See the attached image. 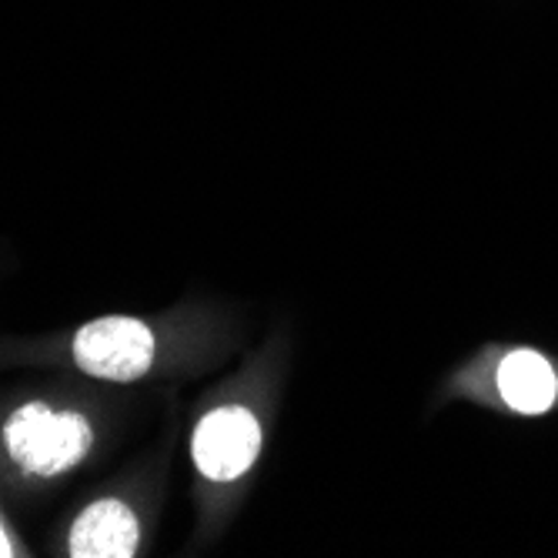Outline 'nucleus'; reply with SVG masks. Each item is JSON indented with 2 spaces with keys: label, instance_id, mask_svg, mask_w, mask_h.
I'll list each match as a JSON object with an SVG mask.
<instances>
[{
  "label": "nucleus",
  "instance_id": "1",
  "mask_svg": "<svg viewBox=\"0 0 558 558\" xmlns=\"http://www.w3.org/2000/svg\"><path fill=\"white\" fill-rule=\"evenodd\" d=\"M94 448L87 415L71 409H50L47 401H27L4 422L8 459L34 478H58L77 469Z\"/></svg>",
  "mask_w": 558,
  "mask_h": 558
},
{
  "label": "nucleus",
  "instance_id": "2",
  "mask_svg": "<svg viewBox=\"0 0 558 558\" xmlns=\"http://www.w3.org/2000/svg\"><path fill=\"white\" fill-rule=\"evenodd\" d=\"M74 365L97 378V381H114L131 385L144 378L155 365L158 354V335L150 331L141 318L131 315H105L94 318L71 338Z\"/></svg>",
  "mask_w": 558,
  "mask_h": 558
},
{
  "label": "nucleus",
  "instance_id": "3",
  "mask_svg": "<svg viewBox=\"0 0 558 558\" xmlns=\"http://www.w3.org/2000/svg\"><path fill=\"white\" fill-rule=\"evenodd\" d=\"M265 445L258 415L244 404H218L205 412L191 435V459L208 482H238L258 462Z\"/></svg>",
  "mask_w": 558,
  "mask_h": 558
},
{
  "label": "nucleus",
  "instance_id": "4",
  "mask_svg": "<svg viewBox=\"0 0 558 558\" xmlns=\"http://www.w3.org/2000/svg\"><path fill=\"white\" fill-rule=\"evenodd\" d=\"M141 548L137 512L121 498H97L71 522V558H134Z\"/></svg>",
  "mask_w": 558,
  "mask_h": 558
},
{
  "label": "nucleus",
  "instance_id": "5",
  "mask_svg": "<svg viewBox=\"0 0 558 558\" xmlns=\"http://www.w3.org/2000/svg\"><path fill=\"white\" fill-rule=\"evenodd\" d=\"M495 388L519 415H545L558 401V375L545 354L532 348H515L505 354L495 368Z\"/></svg>",
  "mask_w": 558,
  "mask_h": 558
},
{
  "label": "nucleus",
  "instance_id": "6",
  "mask_svg": "<svg viewBox=\"0 0 558 558\" xmlns=\"http://www.w3.org/2000/svg\"><path fill=\"white\" fill-rule=\"evenodd\" d=\"M17 555H27V548H24L21 538L11 532L4 512H0V558H17Z\"/></svg>",
  "mask_w": 558,
  "mask_h": 558
}]
</instances>
